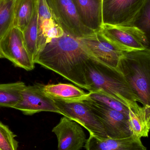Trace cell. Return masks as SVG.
<instances>
[{
  "instance_id": "1",
  "label": "cell",
  "mask_w": 150,
  "mask_h": 150,
  "mask_svg": "<svg viewBox=\"0 0 150 150\" xmlns=\"http://www.w3.org/2000/svg\"><path fill=\"white\" fill-rule=\"evenodd\" d=\"M90 57L77 38L65 33L47 44L34 62L88 91L86 68Z\"/></svg>"
},
{
  "instance_id": "2",
  "label": "cell",
  "mask_w": 150,
  "mask_h": 150,
  "mask_svg": "<svg viewBox=\"0 0 150 150\" xmlns=\"http://www.w3.org/2000/svg\"><path fill=\"white\" fill-rule=\"evenodd\" d=\"M86 78L89 92H100L129 108L137 105L138 98L117 69L90 57L86 63Z\"/></svg>"
},
{
  "instance_id": "3",
  "label": "cell",
  "mask_w": 150,
  "mask_h": 150,
  "mask_svg": "<svg viewBox=\"0 0 150 150\" xmlns=\"http://www.w3.org/2000/svg\"><path fill=\"white\" fill-rule=\"evenodd\" d=\"M117 69L143 106L150 108V51L123 52Z\"/></svg>"
},
{
  "instance_id": "4",
  "label": "cell",
  "mask_w": 150,
  "mask_h": 150,
  "mask_svg": "<svg viewBox=\"0 0 150 150\" xmlns=\"http://www.w3.org/2000/svg\"><path fill=\"white\" fill-rule=\"evenodd\" d=\"M46 1L54 20L67 34L79 39L96 33L82 23L73 0Z\"/></svg>"
},
{
  "instance_id": "5",
  "label": "cell",
  "mask_w": 150,
  "mask_h": 150,
  "mask_svg": "<svg viewBox=\"0 0 150 150\" xmlns=\"http://www.w3.org/2000/svg\"><path fill=\"white\" fill-rule=\"evenodd\" d=\"M146 2V0H103V25H134Z\"/></svg>"
},
{
  "instance_id": "6",
  "label": "cell",
  "mask_w": 150,
  "mask_h": 150,
  "mask_svg": "<svg viewBox=\"0 0 150 150\" xmlns=\"http://www.w3.org/2000/svg\"><path fill=\"white\" fill-rule=\"evenodd\" d=\"M83 101L90 107L101 122L109 138L121 139L132 136L128 116L90 99Z\"/></svg>"
},
{
  "instance_id": "7",
  "label": "cell",
  "mask_w": 150,
  "mask_h": 150,
  "mask_svg": "<svg viewBox=\"0 0 150 150\" xmlns=\"http://www.w3.org/2000/svg\"><path fill=\"white\" fill-rule=\"evenodd\" d=\"M54 101L62 115L77 122L88 130L90 135L100 140L109 138L101 122L84 102Z\"/></svg>"
},
{
  "instance_id": "8",
  "label": "cell",
  "mask_w": 150,
  "mask_h": 150,
  "mask_svg": "<svg viewBox=\"0 0 150 150\" xmlns=\"http://www.w3.org/2000/svg\"><path fill=\"white\" fill-rule=\"evenodd\" d=\"M100 32L107 40L123 52L147 49L144 33L135 25H103Z\"/></svg>"
},
{
  "instance_id": "9",
  "label": "cell",
  "mask_w": 150,
  "mask_h": 150,
  "mask_svg": "<svg viewBox=\"0 0 150 150\" xmlns=\"http://www.w3.org/2000/svg\"><path fill=\"white\" fill-rule=\"evenodd\" d=\"M0 52L15 67L27 71L34 69L35 63L25 46L23 32L18 28L13 27L0 40Z\"/></svg>"
},
{
  "instance_id": "10",
  "label": "cell",
  "mask_w": 150,
  "mask_h": 150,
  "mask_svg": "<svg viewBox=\"0 0 150 150\" xmlns=\"http://www.w3.org/2000/svg\"><path fill=\"white\" fill-rule=\"evenodd\" d=\"M78 39L91 57L109 67L117 69L124 52L107 40L100 32Z\"/></svg>"
},
{
  "instance_id": "11",
  "label": "cell",
  "mask_w": 150,
  "mask_h": 150,
  "mask_svg": "<svg viewBox=\"0 0 150 150\" xmlns=\"http://www.w3.org/2000/svg\"><path fill=\"white\" fill-rule=\"evenodd\" d=\"M13 108L27 115L42 112H52L62 115L54 100L44 93L41 84L25 86L21 93V100Z\"/></svg>"
},
{
  "instance_id": "12",
  "label": "cell",
  "mask_w": 150,
  "mask_h": 150,
  "mask_svg": "<svg viewBox=\"0 0 150 150\" xmlns=\"http://www.w3.org/2000/svg\"><path fill=\"white\" fill-rule=\"evenodd\" d=\"M58 139V150H80L86 141L80 125L67 117H62L52 130Z\"/></svg>"
},
{
  "instance_id": "13",
  "label": "cell",
  "mask_w": 150,
  "mask_h": 150,
  "mask_svg": "<svg viewBox=\"0 0 150 150\" xmlns=\"http://www.w3.org/2000/svg\"><path fill=\"white\" fill-rule=\"evenodd\" d=\"M38 23L37 55L53 39L59 38L62 33L46 0H38Z\"/></svg>"
},
{
  "instance_id": "14",
  "label": "cell",
  "mask_w": 150,
  "mask_h": 150,
  "mask_svg": "<svg viewBox=\"0 0 150 150\" xmlns=\"http://www.w3.org/2000/svg\"><path fill=\"white\" fill-rule=\"evenodd\" d=\"M82 23L95 33L103 25V0H73Z\"/></svg>"
},
{
  "instance_id": "15",
  "label": "cell",
  "mask_w": 150,
  "mask_h": 150,
  "mask_svg": "<svg viewBox=\"0 0 150 150\" xmlns=\"http://www.w3.org/2000/svg\"><path fill=\"white\" fill-rule=\"evenodd\" d=\"M84 147L86 150H147L141 138L134 136L123 139L100 140L90 134Z\"/></svg>"
},
{
  "instance_id": "16",
  "label": "cell",
  "mask_w": 150,
  "mask_h": 150,
  "mask_svg": "<svg viewBox=\"0 0 150 150\" xmlns=\"http://www.w3.org/2000/svg\"><path fill=\"white\" fill-rule=\"evenodd\" d=\"M44 93L54 100L62 102H81L87 99L88 93L71 84L59 83L42 85Z\"/></svg>"
},
{
  "instance_id": "17",
  "label": "cell",
  "mask_w": 150,
  "mask_h": 150,
  "mask_svg": "<svg viewBox=\"0 0 150 150\" xmlns=\"http://www.w3.org/2000/svg\"><path fill=\"white\" fill-rule=\"evenodd\" d=\"M129 108V123L132 135L140 138L148 137L150 130V108L138 104Z\"/></svg>"
},
{
  "instance_id": "18",
  "label": "cell",
  "mask_w": 150,
  "mask_h": 150,
  "mask_svg": "<svg viewBox=\"0 0 150 150\" xmlns=\"http://www.w3.org/2000/svg\"><path fill=\"white\" fill-rule=\"evenodd\" d=\"M25 86L23 82L0 83V107L13 108L21 100Z\"/></svg>"
},
{
  "instance_id": "19",
  "label": "cell",
  "mask_w": 150,
  "mask_h": 150,
  "mask_svg": "<svg viewBox=\"0 0 150 150\" xmlns=\"http://www.w3.org/2000/svg\"><path fill=\"white\" fill-rule=\"evenodd\" d=\"M38 0H17L14 27L23 31L31 19Z\"/></svg>"
},
{
  "instance_id": "20",
  "label": "cell",
  "mask_w": 150,
  "mask_h": 150,
  "mask_svg": "<svg viewBox=\"0 0 150 150\" xmlns=\"http://www.w3.org/2000/svg\"><path fill=\"white\" fill-rule=\"evenodd\" d=\"M38 0L31 19L23 32L25 46L33 62L37 56L38 35Z\"/></svg>"
},
{
  "instance_id": "21",
  "label": "cell",
  "mask_w": 150,
  "mask_h": 150,
  "mask_svg": "<svg viewBox=\"0 0 150 150\" xmlns=\"http://www.w3.org/2000/svg\"><path fill=\"white\" fill-rule=\"evenodd\" d=\"M17 0H0V40L14 27Z\"/></svg>"
},
{
  "instance_id": "22",
  "label": "cell",
  "mask_w": 150,
  "mask_h": 150,
  "mask_svg": "<svg viewBox=\"0 0 150 150\" xmlns=\"http://www.w3.org/2000/svg\"><path fill=\"white\" fill-rule=\"evenodd\" d=\"M87 98L99 102L109 108L123 114L128 117L129 116V107L106 94L100 92H90L88 93Z\"/></svg>"
},
{
  "instance_id": "23",
  "label": "cell",
  "mask_w": 150,
  "mask_h": 150,
  "mask_svg": "<svg viewBox=\"0 0 150 150\" xmlns=\"http://www.w3.org/2000/svg\"><path fill=\"white\" fill-rule=\"evenodd\" d=\"M16 137L8 126L0 122V150H17Z\"/></svg>"
},
{
  "instance_id": "24",
  "label": "cell",
  "mask_w": 150,
  "mask_h": 150,
  "mask_svg": "<svg viewBox=\"0 0 150 150\" xmlns=\"http://www.w3.org/2000/svg\"><path fill=\"white\" fill-rule=\"evenodd\" d=\"M134 25L144 33L147 40V49L150 51V0H146L142 14Z\"/></svg>"
},
{
  "instance_id": "25",
  "label": "cell",
  "mask_w": 150,
  "mask_h": 150,
  "mask_svg": "<svg viewBox=\"0 0 150 150\" xmlns=\"http://www.w3.org/2000/svg\"><path fill=\"white\" fill-rule=\"evenodd\" d=\"M3 58H4V57L3 54H2L0 52V59H3Z\"/></svg>"
}]
</instances>
